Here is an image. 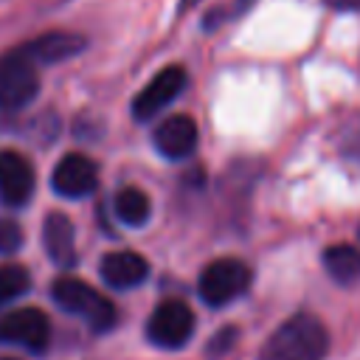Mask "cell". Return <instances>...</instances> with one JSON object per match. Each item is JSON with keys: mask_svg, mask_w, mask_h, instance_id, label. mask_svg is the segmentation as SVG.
Returning a JSON list of instances; mask_svg holds the SVG:
<instances>
[{"mask_svg": "<svg viewBox=\"0 0 360 360\" xmlns=\"http://www.w3.org/2000/svg\"><path fill=\"white\" fill-rule=\"evenodd\" d=\"M326 346V326L315 315L298 312L270 335L259 360H323Z\"/></svg>", "mask_w": 360, "mask_h": 360, "instance_id": "1", "label": "cell"}, {"mask_svg": "<svg viewBox=\"0 0 360 360\" xmlns=\"http://www.w3.org/2000/svg\"><path fill=\"white\" fill-rule=\"evenodd\" d=\"M51 298L56 301L59 309L84 318L96 332H107L115 323V307L82 278H70V276L56 278L51 287Z\"/></svg>", "mask_w": 360, "mask_h": 360, "instance_id": "2", "label": "cell"}, {"mask_svg": "<svg viewBox=\"0 0 360 360\" xmlns=\"http://www.w3.org/2000/svg\"><path fill=\"white\" fill-rule=\"evenodd\" d=\"M250 287V267L239 259H214L197 281V292L208 307H225Z\"/></svg>", "mask_w": 360, "mask_h": 360, "instance_id": "3", "label": "cell"}, {"mask_svg": "<svg viewBox=\"0 0 360 360\" xmlns=\"http://www.w3.org/2000/svg\"><path fill=\"white\" fill-rule=\"evenodd\" d=\"M39 93L37 65L17 48L0 59V110H22Z\"/></svg>", "mask_w": 360, "mask_h": 360, "instance_id": "4", "label": "cell"}, {"mask_svg": "<svg viewBox=\"0 0 360 360\" xmlns=\"http://www.w3.org/2000/svg\"><path fill=\"white\" fill-rule=\"evenodd\" d=\"M194 335V312L183 301H160L149 321H146V338L160 349H180Z\"/></svg>", "mask_w": 360, "mask_h": 360, "instance_id": "5", "label": "cell"}, {"mask_svg": "<svg viewBox=\"0 0 360 360\" xmlns=\"http://www.w3.org/2000/svg\"><path fill=\"white\" fill-rule=\"evenodd\" d=\"M186 82H188V73L180 68V65H172V68H163L132 101V115L138 121H149L155 118L158 112H163L183 90H186Z\"/></svg>", "mask_w": 360, "mask_h": 360, "instance_id": "6", "label": "cell"}, {"mask_svg": "<svg viewBox=\"0 0 360 360\" xmlns=\"http://www.w3.org/2000/svg\"><path fill=\"white\" fill-rule=\"evenodd\" d=\"M0 340L25 346L28 352H42L51 340V321L37 307H20L0 321Z\"/></svg>", "mask_w": 360, "mask_h": 360, "instance_id": "7", "label": "cell"}, {"mask_svg": "<svg viewBox=\"0 0 360 360\" xmlns=\"http://www.w3.org/2000/svg\"><path fill=\"white\" fill-rule=\"evenodd\" d=\"M51 186H53V191H56L59 197H68V200L87 197V194H93L96 186H98V169H96V163H93L87 155L70 152V155H65V158L53 166Z\"/></svg>", "mask_w": 360, "mask_h": 360, "instance_id": "8", "label": "cell"}, {"mask_svg": "<svg viewBox=\"0 0 360 360\" xmlns=\"http://www.w3.org/2000/svg\"><path fill=\"white\" fill-rule=\"evenodd\" d=\"M155 149L169 160H183L197 149V124L188 115H169L152 132Z\"/></svg>", "mask_w": 360, "mask_h": 360, "instance_id": "9", "label": "cell"}, {"mask_svg": "<svg viewBox=\"0 0 360 360\" xmlns=\"http://www.w3.org/2000/svg\"><path fill=\"white\" fill-rule=\"evenodd\" d=\"M34 191V169L20 152H0V200L6 205H25Z\"/></svg>", "mask_w": 360, "mask_h": 360, "instance_id": "10", "label": "cell"}, {"mask_svg": "<svg viewBox=\"0 0 360 360\" xmlns=\"http://www.w3.org/2000/svg\"><path fill=\"white\" fill-rule=\"evenodd\" d=\"M84 48V39L79 34H68V31H51L42 34L25 45H20L17 51L34 62V65H51V62H65L70 56H76Z\"/></svg>", "mask_w": 360, "mask_h": 360, "instance_id": "11", "label": "cell"}, {"mask_svg": "<svg viewBox=\"0 0 360 360\" xmlns=\"http://www.w3.org/2000/svg\"><path fill=\"white\" fill-rule=\"evenodd\" d=\"M98 273L104 278V284L115 287V290H132L138 287L146 276H149V264L141 253L132 250H112L101 259Z\"/></svg>", "mask_w": 360, "mask_h": 360, "instance_id": "12", "label": "cell"}, {"mask_svg": "<svg viewBox=\"0 0 360 360\" xmlns=\"http://www.w3.org/2000/svg\"><path fill=\"white\" fill-rule=\"evenodd\" d=\"M42 242L53 264L70 267L76 262V239H73V222L62 211H51L42 225Z\"/></svg>", "mask_w": 360, "mask_h": 360, "instance_id": "13", "label": "cell"}, {"mask_svg": "<svg viewBox=\"0 0 360 360\" xmlns=\"http://www.w3.org/2000/svg\"><path fill=\"white\" fill-rule=\"evenodd\" d=\"M323 267L338 284L360 281V250L352 245H332L323 250Z\"/></svg>", "mask_w": 360, "mask_h": 360, "instance_id": "14", "label": "cell"}, {"mask_svg": "<svg viewBox=\"0 0 360 360\" xmlns=\"http://www.w3.org/2000/svg\"><path fill=\"white\" fill-rule=\"evenodd\" d=\"M149 211H152L149 197H146L141 188H135V186L121 188V191L115 194V200H112V214L118 217V222H124V225H129V228L146 225Z\"/></svg>", "mask_w": 360, "mask_h": 360, "instance_id": "15", "label": "cell"}, {"mask_svg": "<svg viewBox=\"0 0 360 360\" xmlns=\"http://www.w3.org/2000/svg\"><path fill=\"white\" fill-rule=\"evenodd\" d=\"M31 287V276L22 264H0V304L20 298Z\"/></svg>", "mask_w": 360, "mask_h": 360, "instance_id": "16", "label": "cell"}, {"mask_svg": "<svg viewBox=\"0 0 360 360\" xmlns=\"http://www.w3.org/2000/svg\"><path fill=\"white\" fill-rule=\"evenodd\" d=\"M22 245V231L14 219H0V253H14Z\"/></svg>", "mask_w": 360, "mask_h": 360, "instance_id": "17", "label": "cell"}, {"mask_svg": "<svg viewBox=\"0 0 360 360\" xmlns=\"http://www.w3.org/2000/svg\"><path fill=\"white\" fill-rule=\"evenodd\" d=\"M233 340H236V332L228 326V329H222V332H219V335H217V338L208 343V352H211V354H222V352H225V349H228Z\"/></svg>", "mask_w": 360, "mask_h": 360, "instance_id": "18", "label": "cell"}, {"mask_svg": "<svg viewBox=\"0 0 360 360\" xmlns=\"http://www.w3.org/2000/svg\"><path fill=\"white\" fill-rule=\"evenodd\" d=\"M335 8H346V11H360V0H326Z\"/></svg>", "mask_w": 360, "mask_h": 360, "instance_id": "19", "label": "cell"}, {"mask_svg": "<svg viewBox=\"0 0 360 360\" xmlns=\"http://www.w3.org/2000/svg\"><path fill=\"white\" fill-rule=\"evenodd\" d=\"M200 0H180V11H188L191 6H197Z\"/></svg>", "mask_w": 360, "mask_h": 360, "instance_id": "20", "label": "cell"}, {"mask_svg": "<svg viewBox=\"0 0 360 360\" xmlns=\"http://www.w3.org/2000/svg\"><path fill=\"white\" fill-rule=\"evenodd\" d=\"M0 360H14V357H0Z\"/></svg>", "mask_w": 360, "mask_h": 360, "instance_id": "21", "label": "cell"}]
</instances>
